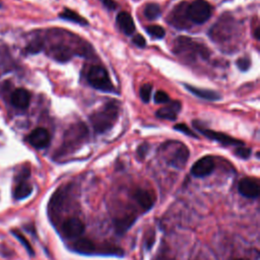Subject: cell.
<instances>
[{
  "label": "cell",
  "instance_id": "obj_1",
  "mask_svg": "<svg viewBox=\"0 0 260 260\" xmlns=\"http://www.w3.org/2000/svg\"><path fill=\"white\" fill-rule=\"evenodd\" d=\"M119 106L116 101L109 102L89 118L94 132L103 133L110 130L118 118Z\"/></svg>",
  "mask_w": 260,
  "mask_h": 260
},
{
  "label": "cell",
  "instance_id": "obj_2",
  "mask_svg": "<svg viewBox=\"0 0 260 260\" xmlns=\"http://www.w3.org/2000/svg\"><path fill=\"white\" fill-rule=\"evenodd\" d=\"M159 150L166 161L177 169H182L189 158L188 148L178 141H168L160 146Z\"/></svg>",
  "mask_w": 260,
  "mask_h": 260
},
{
  "label": "cell",
  "instance_id": "obj_24",
  "mask_svg": "<svg viewBox=\"0 0 260 260\" xmlns=\"http://www.w3.org/2000/svg\"><path fill=\"white\" fill-rule=\"evenodd\" d=\"M146 31L147 34L152 37V38H155V39H161L165 37L166 35V30L162 26L160 25H157V24H153V25H148L146 26Z\"/></svg>",
  "mask_w": 260,
  "mask_h": 260
},
{
  "label": "cell",
  "instance_id": "obj_27",
  "mask_svg": "<svg viewBox=\"0 0 260 260\" xmlns=\"http://www.w3.org/2000/svg\"><path fill=\"white\" fill-rule=\"evenodd\" d=\"M174 128H175V130H178V131H180V132H183V133H185L186 135H188V136H191V137H194V138H197V135L187 126V125H185V124H183V123H181V124H177V125H175L174 126Z\"/></svg>",
  "mask_w": 260,
  "mask_h": 260
},
{
  "label": "cell",
  "instance_id": "obj_19",
  "mask_svg": "<svg viewBox=\"0 0 260 260\" xmlns=\"http://www.w3.org/2000/svg\"><path fill=\"white\" fill-rule=\"evenodd\" d=\"M136 216L133 214H127L115 220V229L118 234L125 233L135 221Z\"/></svg>",
  "mask_w": 260,
  "mask_h": 260
},
{
  "label": "cell",
  "instance_id": "obj_3",
  "mask_svg": "<svg viewBox=\"0 0 260 260\" xmlns=\"http://www.w3.org/2000/svg\"><path fill=\"white\" fill-rule=\"evenodd\" d=\"M87 80L91 86L102 91H114V85L107 70L102 66H91L87 73Z\"/></svg>",
  "mask_w": 260,
  "mask_h": 260
},
{
  "label": "cell",
  "instance_id": "obj_6",
  "mask_svg": "<svg viewBox=\"0 0 260 260\" xmlns=\"http://www.w3.org/2000/svg\"><path fill=\"white\" fill-rule=\"evenodd\" d=\"M85 225L82 220L77 217L67 218L61 225V232L67 239L77 238L83 234Z\"/></svg>",
  "mask_w": 260,
  "mask_h": 260
},
{
  "label": "cell",
  "instance_id": "obj_10",
  "mask_svg": "<svg viewBox=\"0 0 260 260\" xmlns=\"http://www.w3.org/2000/svg\"><path fill=\"white\" fill-rule=\"evenodd\" d=\"M199 131L206 136L209 139L215 140L223 145H244V142L241 140H238L230 135H226L224 133L221 132H216L213 130H209V129H199Z\"/></svg>",
  "mask_w": 260,
  "mask_h": 260
},
{
  "label": "cell",
  "instance_id": "obj_17",
  "mask_svg": "<svg viewBox=\"0 0 260 260\" xmlns=\"http://www.w3.org/2000/svg\"><path fill=\"white\" fill-rule=\"evenodd\" d=\"M186 89H188L191 93L197 95L198 98H201L203 100H207V101H216L220 99V95L218 94V92L211 90V89H206V88H199L196 86H192V85H188L185 84Z\"/></svg>",
  "mask_w": 260,
  "mask_h": 260
},
{
  "label": "cell",
  "instance_id": "obj_14",
  "mask_svg": "<svg viewBox=\"0 0 260 260\" xmlns=\"http://www.w3.org/2000/svg\"><path fill=\"white\" fill-rule=\"evenodd\" d=\"M30 94L24 88H17L11 94V104L17 109H26L29 105Z\"/></svg>",
  "mask_w": 260,
  "mask_h": 260
},
{
  "label": "cell",
  "instance_id": "obj_22",
  "mask_svg": "<svg viewBox=\"0 0 260 260\" xmlns=\"http://www.w3.org/2000/svg\"><path fill=\"white\" fill-rule=\"evenodd\" d=\"M161 13L160 7L156 3H148L144 7V15L148 19H155L157 18Z\"/></svg>",
  "mask_w": 260,
  "mask_h": 260
},
{
  "label": "cell",
  "instance_id": "obj_15",
  "mask_svg": "<svg viewBox=\"0 0 260 260\" xmlns=\"http://www.w3.org/2000/svg\"><path fill=\"white\" fill-rule=\"evenodd\" d=\"M117 23L121 30L127 36L132 35L135 30V24L132 16L126 11H122L117 15Z\"/></svg>",
  "mask_w": 260,
  "mask_h": 260
},
{
  "label": "cell",
  "instance_id": "obj_34",
  "mask_svg": "<svg viewBox=\"0 0 260 260\" xmlns=\"http://www.w3.org/2000/svg\"><path fill=\"white\" fill-rule=\"evenodd\" d=\"M152 260H174L170 256H168L166 253H160L156 257H154Z\"/></svg>",
  "mask_w": 260,
  "mask_h": 260
},
{
  "label": "cell",
  "instance_id": "obj_18",
  "mask_svg": "<svg viewBox=\"0 0 260 260\" xmlns=\"http://www.w3.org/2000/svg\"><path fill=\"white\" fill-rule=\"evenodd\" d=\"M32 192V187L25 180H19L18 184L13 190V197L16 200H22L28 197Z\"/></svg>",
  "mask_w": 260,
  "mask_h": 260
},
{
  "label": "cell",
  "instance_id": "obj_20",
  "mask_svg": "<svg viewBox=\"0 0 260 260\" xmlns=\"http://www.w3.org/2000/svg\"><path fill=\"white\" fill-rule=\"evenodd\" d=\"M60 17L69 21H73L75 23L78 24H82V25H86L87 21L85 18H83L81 15H79L77 12L70 10L68 8H65L61 13H60Z\"/></svg>",
  "mask_w": 260,
  "mask_h": 260
},
{
  "label": "cell",
  "instance_id": "obj_16",
  "mask_svg": "<svg viewBox=\"0 0 260 260\" xmlns=\"http://www.w3.org/2000/svg\"><path fill=\"white\" fill-rule=\"evenodd\" d=\"M71 249L77 253H81V254H92L93 252L98 251V248L95 247L94 243L88 239L85 238H81L76 240L72 246Z\"/></svg>",
  "mask_w": 260,
  "mask_h": 260
},
{
  "label": "cell",
  "instance_id": "obj_5",
  "mask_svg": "<svg viewBox=\"0 0 260 260\" xmlns=\"http://www.w3.org/2000/svg\"><path fill=\"white\" fill-rule=\"evenodd\" d=\"M177 53H186L187 51H192L193 55H199L201 58H207L209 56V51L206 47L195 43L193 40L188 38H179L176 41Z\"/></svg>",
  "mask_w": 260,
  "mask_h": 260
},
{
  "label": "cell",
  "instance_id": "obj_8",
  "mask_svg": "<svg viewBox=\"0 0 260 260\" xmlns=\"http://www.w3.org/2000/svg\"><path fill=\"white\" fill-rule=\"evenodd\" d=\"M50 133L45 128H37L32 130L27 137V141L29 142V144L36 148L47 147L50 143Z\"/></svg>",
  "mask_w": 260,
  "mask_h": 260
},
{
  "label": "cell",
  "instance_id": "obj_9",
  "mask_svg": "<svg viewBox=\"0 0 260 260\" xmlns=\"http://www.w3.org/2000/svg\"><path fill=\"white\" fill-rule=\"evenodd\" d=\"M187 7H188V5L186 3L179 4L172 11V17L169 20V22L179 28H184V27L189 26L188 20H190V19L187 14Z\"/></svg>",
  "mask_w": 260,
  "mask_h": 260
},
{
  "label": "cell",
  "instance_id": "obj_36",
  "mask_svg": "<svg viewBox=\"0 0 260 260\" xmlns=\"http://www.w3.org/2000/svg\"><path fill=\"white\" fill-rule=\"evenodd\" d=\"M235 260H246V259H235Z\"/></svg>",
  "mask_w": 260,
  "mask_h": 260
},
{
  "label": "cell",
  "instance_id": "obj_30",
  "mask_svg": "<svg viewBox=\"0 0 260 260\" xmlns=\"http://www.w3.org/2000/svg\"><path fill=\"white\" fill-rule=\"evenodd\" d=\"M250 65H251V62H250V60H249L248 58H240V59H238V61H237V66H238V68H239L240 70H242V71L248 70L249 67H250Z\"/></svg>",
  "mask_w": 260,
  "mask_h": 260
},
{
  "label": "cell",
  "instance_id": "obj_32",
  "mask_svg": "<svg viewBox=\"0 0 260 260\" xmlns=\"http://www.w3.org/2000/svg\"><path fill=\"white\" fill-rule=\"evenodd\" d=\"M147 150H148V144L143 143V144H141L140 146H138V148H137V155H138L140 158H142V157H144L145 154L147 153Z\"/></svg>",
  "mask_w": 260,
  "mask_h": 260
},
{
  "label": "cell",
  "instance_id": "obj_13",
  "mask_svg": "<svg viewBox=\"0 0 260 260\" xmlns=\"http://www.w3.org/2000/svg\"><path fill=\"white\" fill-rule=\"evenodd\" d=\"M133 198L143 210H149L154 204V196L151 192L144 189H137L133 193Z\"/></svg>",
  "mask_w": 260,
  "mask_h": 260
},
{
  "label": "cell",
  "instance_id": "obj_7",
  "mask_svg": "<svg viewBox=\"0 0 260 260\" xmlns=\"http://www.w3.org/2000/svg\"><path fill=\"white\" fill-rule=\"evenodd\" d=\"M215 164L211 156H203L198 159L191 168V174L195 177L202 178L210 175L214 170Z\"/></svg>",
  "mask_w": 260,
  "mask_h": 260
},
{
  "label": "cell",
  "instance_id": "obj_28",
  "mask_svg": "<svg viewBox=\"0 0 260 260\" xmlns=\"http://www.w3.org/2000/svg\"><path fill=\"white\" fill-rule=\"evenodd\" d=\"M153 100H154V102L157 103V104H165V103L170 102V96H169L165 91L157 90V91L154 93Z\"/></svg>",
  "mask_w": 260,
  "mask_h": 260
},
{
  "label": "cell",
  "instance_id": "obj_23",
  "mask_svg": "<svg viewBox=\"0 0 260 260\" xmlns=\"http://www.w3.org/2000/svg\"><path fill=\"white\" fill-rule=\"evenodd\" d=\"M11 233H12V235L20 242V244L24 247V249L27 251V253H28L30 256H34V255H35L34 249H32V247H31V245L29 244V242L27 241V239H26L19 231H17V230H12Z\"/></svg>",
  "mask_w": 260,
  "mask_h": 260
},
{
  "label": "cell",
  "instance_id": "obj_37",
  "mask_svg": "<svg viewBox=\"0 0 260 260\" xmlns=\"http://www.w3.org/2000/svg\"><path fill=\"white\" fill-rule=\"evenodd\" d=\"M0 7H1V2H0Z\"/></svg>",
  "mask_w": 260,
  "mask_h": 260
},
{
  "label": "cell",
  "instance_id": "obj_33",
  "mask_svg": "<svg viewBox=\"0 0 260 260\" xmlns=\"http://www.w3.org/2000/svg\"><path fill=\"white\" fill-rule=\"evenodd\" d=\"M104 5L109 8V9H116L117 8V3L113 0H102Z\"/></svg>",
  "mask_w": 260,
  "mask_h": 260
},
{
  "label": "cell",
  "instance_id": "obj_29",
  "mask_svg": "<svg viewBox=\"0 0 260 260\" xmlns=\"http://www.w3.org/2000/svg\"><path fill=\"white\" fill-rule=\"evenodd\" d=\"M235 154L238 155L241 158H248L251 154V150L247 147H244L243 145L240 147H237L235 150Z\"/></svg>",
  "mask_w": 260,
  "mask_h": 260
},
{
  "label": "cell",
  "instance_id": "obj_35",
  "mask_svg": "<svg viewBox=\"0 0 260 260\" xmlns=\"http://www.w3.org/2000/svg\"><path fill=\"white\" fill-rule=\"evenodd\" d=\"M255 38H256L257 40H259V27H257V28L255 29Z\"/></svg>",
  "mask_w": 260,
  "mask_h": 260
},
{
  "label": "cell",
  "instance_id": "obj_31",
  "mask_svg": "<svg viewBox=\"0 0 260 260\" xmlns=\"http://www.w3.org/2000/svg\"><path fill=\"white\" fill-rule=\"evenodd\" d=\"M133 43L137 46V47H140V48H143L144 46H145V44H146V41H145V39L141 36V35H137V36H135L134 38H133Z\"/></svg>",
  "mask_w": 260,
  "mask_h": 260
},
{
  "label": "cell",
  "instance_id": "obj_25",
  "mask_svg": "<svg viewBox=\"0 0 260 260\" xmlns=\"http://www.w3.org/2000/svg\"><path fill=\"white\" fill-rule=\"evenodd\" d=\"M151 85L146 83V84H143L140 89H139V95L141 98V100L144 102V103H148L149 102V99H150V94H151Z\"/></svg>",
  "mask_w": 260,
  "mask_h": 260
},
{
  "label": "cell",
  "instance_id": "obj_21",
  "mask_svg": "<svg viewBox=\"0 0 260 260\" xmlns=\"http://www.w3.org/2000/svg\"><path fill=\"white\" fill-rule=\"evenodd\" d=\"M52 55L58 61H66L71 57V51L66 46H55L52 49Z\"/></svg>",
  "mask_w": 260,
  "mask_h": 260
},
{
  "label": "cell",
  "instance_id": "obj_26",
  "mask_svg": "<svg viewBox=\"0 0 260 260\" xmlns=\"http://www.w3.org/2000/svg\"><path fill=\"white\" fill-rule=\"evenodd\" d=\"M42 48H43V43H42L41 41L36 40V41L31 42V43L27 46L26 51H27L28 53H30V54H36V53L40 52V51L42 50Z\"/></svg>",
  "mask_w": 260,
  "mask_h": 260
},
{
  "label": "cell",
  "instance_id": "obj_4",
  "mask_svg": "<svg viewBox=\"0 0 260 260\" xmlns=\"http://www.w3.org/2000/svg\"><path fill=\"white\" fill-rule=\"evenodd\" d=\"M187 14L191 21L201 24L211 15L210 4L205 0H195L188 5Z\"/></svg>",
  "mask_w": 260,
  "mask_h": 260
},
{
  "label": "cell",
  "instance_id": "obj_12",
  "mask_svg": "<svg viewBox=\"0 0 260 260\" xmlns=\"http://www.w3.org/2000/svg\"><path fill=\"white\" fill-rule=\"evenodd\" d=\"M180 110H181V103L178 101H175L169 104L168 106L158 109L155 113V116L159 119L174 121L177 119V115L180 112Z\"/></svg>",
  "mask_w": 260,
  "mask_h": 260
},
{
  "label": "cell",
  "instance_id": "obj_11",
  "mask_svg": "<svg viewBox=\"0 0 260 260\" xmlns=\"http://www.w3.org/2000/svg\"><path fill=\"white\" fill-rule=\"evenodd\" d=\"M239 192L247 198H256L259 195V183L252 178H244L239 182Z\"/></svg>",
  "mask_w": 260,
  "mask_h": 260
}]
</instances>
